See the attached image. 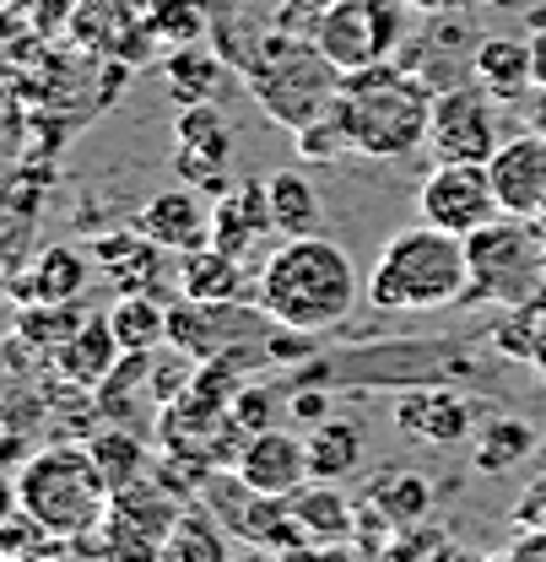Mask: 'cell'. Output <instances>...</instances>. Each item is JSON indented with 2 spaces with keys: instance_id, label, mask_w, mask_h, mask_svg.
<instances>
[{
  "instance_id": "cell-1",
  "label": "cell",
  "mask_w": 546,
  "mask_h": 562,
  "mask_svg": "<svg viewBox=\"0 0 546 562\" xmlns=\"http://www.w3.org/2000/svg\"><path fill=\"white\" fill-rule=\"evenodd\" d=\"M357 297H368V292H363L352 255L320 233L281 238L260 260V277H255V303L266 308V319L287 325V330H309V336L346 325Z\"/></svg>"
},
{
  "instance_id": "cell-2",
  "label": "cell",
  "mask_w": 546,
  "mask_h": 562,
  "mask_svg": "<svg viewBox=\"0 0 546 562\" xmlns=\"http://www.w3.org/2000/svg\"><path fill=\"white\" fill-rule=\"evenodd\" d=\"M352 151L374 157V162H395L411 157L416 146H427V125H433V87L416 70L379 60V66L346 70L336 109Z\"/></svg>"
},
{
  "instance_id": "cell-3",
  "label": "cell",
  "mask_w": 546,
  "mask_h": 562,
  "mask_svg": "<svg viewBox=\"0 0 546 562\" xmlns=\"http://www.w3.org/2000/svg\"><path fill=\"white\" fill-rule=\"evenodd\" d=\"M368 303L385 314H433V308H455L471 297V255L460 233H444L433 222L401 227L395 238H385L374 271L363 281Z\"/></svg>"
},
{
  "instance_id": "cell-4",
  "label": "cell",
  "mask_w": 546,
  "mask_h": 562,
  "mask_svg": "<svg viewBox=\"0 0 546 562\" xmlns=\"http://www.w3.org/2000/svg\"><path fill=\"white\" fill-rule=\"evenodd\" d=\"M227 66L249 81V98L287 131H303L309 120L331 114L336 92H342V70L320 55V44L303 33H287V27L249 38Z\"/></svg>"
},
{
  "instance_id": "cell-5",
  "label": "cell",
  "mask_w": 546,
  "mask_h": 562,
  "mask_svg": "<svg viewBox=\"0 0 546 562\" xmlns=\"http://www.w3.org/2000/svg\"><path fill=\"white\" fill-rule=\"evenodd\" d=\"M16 503L55 541H70V536H87V530H98L109 519L114 487L98 471V460H92L87 443H49V449H38V454L22 460V471H16Z\"/></svg>"
},
{
  "instance_id": "cell-6",
  "label": "cell",
  "mask_w": 546,
  "mask_h": 562,
  "mask_svg": "<svg viewBox=\"0 0 546 562\" xmlns=\"http://www.w3.org/2000/svg\"><path fill=\"white\" fill-rule=\"evenodd\" d=\"M471 255V297L492 308H525L546 297V233L531 216H492L466 238Z\"/></svg>"
},
{
  "instance_id": "cell-7",
  "label": "cell",
  "mask_w": 546,
  "mask_h": 562,
  "mask_svg": "<svg viewBox=\"0 0 546 562\" xmlns=\"http://www.w3.org/2000/svg\"><path fill=\"white\" fill-rule=\"evenodd\" d=\"M498 146H503V109L477 76L433 92V125H427L433 162H492Z\"/></svg>"
},
{
  "instance_id": "cell-8",
  "label": "cell",
  "mask_w": 546,
  "mask_h": 562,
  "mask_svg": "<svg viewBox=\"0 0 546 562\" xmlns=\"http://www.w3.org/2000/svg\"><path fill=\"white\" fill-rule=\"evenodd\" d=\"M401 5L406 0H336L320 22H314V44L331 66L342 70H363L379 66L395 55L401 44Z\"/></svg>"
},
{
  "instance_id": "cell-9",
  "label": "cell",
  "mask_w": 546,
  "mask_h": 562,
  "mask_svg": "<svg viewBox=\"0 0 546 562\" xmlns=\"http://www.w3.org/2000/svg\"><path fill=\"white\" fill-rule=\"evenodd\" d=\"M416 211H422V222L460 233V238H471L492 216H503L487 162H433V173L416 190Z\"/></svg>"
},
{
  "instance_id": "cell-10",
  "label": "cell",
  "mask_w": 546,
  "mask_h": 562,
  "mask_svg": "<svg viewBox=\"0 0 546 562\" xmlns=\"http://www.w3.org/2000/svg\"><path fill=\"white\" fill-rule=\"evenodd\" d=\"M255 336H266V308L260 303L255 308H244L233 297L201 303V297H185L179 292V303L168 308V347L190 351L196 362L222 357V351H233L238 341H255Z\"/></svg>"
},
{
  "instance_id": "cell-11",
  "label": "cell",
  "mask_w": 546,
  "mask_h": 562,
  "mask_svg": "<svg viewBox=\"0 0 546 562\" xmlns=\"http://www.w3.org/2000/svg\"><path fill=\"white\" fill-rule=\"evenodd\" d=\"M227 157H233V125L216 103H190L174 120V168L190 190L227 195Z\"/></svg>"
},
{
  "instance_id": "cell-12",
  "label": "cell",
  "mask_w": 546,
  "mask_h": 562,
  "mask_svg": "<svg viewBox=\"0 0 546 562\" xmlns=\"http://www.w3.org/2000/svg\"><path fill=\"white\" fill-rule=\"evenodd\" d=\"M492 173V190H498V206L503 216H531L546 206V131H525V136L503 140L498 157L487 162Z\"/></svg>"
},
{
  "instance_id": "cell-13",
  "label": "cell",
  "mask_w": 546,
  "mask_h": 562,
  "mask_svg": "<svg viewBox=\"0 0 546 562\" xmlns=\"http://www.w3.org/2000/svg\"><path fill=\"white\" fill-rule=\"evenodd\" d=\"M395 427L416 443H460L466 432H477V406L444 384H411L406 395H395Z\"/></svg>"
},
{
  "instance_id": "cell-14",
  "label": "cell",
  "mask_w": 546,
  "mask_h": 562,
  "mask_svg": "<svg viewBox=\"0 0 546 562\" xmlns=\"http://www.w3.org/2000/svg\"><path fill=\"white\" fill-rule=\"evenodd\" d=\"M233 471L255 492L292 497V492L309 482V449H303V438L287 432V427H260V432H249V443H244V454H238Z\"/></svg>"
},
{
  "instance_id": "cell-15",
  "label": "cell",
  "mask_w": 546,
  "mask_h": 562,
  "mask_svg": "<svg viewBox=\"0 0 546 562\" xmlns=\"http://www.w3.org/2000/svg\"><path fill=\"white\" fill-rule=\"evenodd\" d=\"M136 233L152 238L157 249H168V255H196V249L211 244V211H205L201 190H190V184L163 190L136 211Z\"/></svg>"
},
{
  "instance_id": "cell-16",
  "label": "cell",
  "mask_w": 546,
  "mask_h": 562,
  "mask_svg": "<svg viewBox=\"0 0 546 562\" xmlns=\"http://www.w3.org/2000/svg\"><path fill=\"white\" fill-rule=\"evenodd\" d=\"M152 357L157 351H125L109 368V379L92 390V412L98 417L114 422V427H131V432H152L146 422H152V412H163L157 395H152Z\"/></svg>"
},
{
  "instance_id": "cell-17",
  "label": "cell",
  "mask_w": 546,
  "mask_h": 562,
  "mask_svg": "<svg viewBox=\"0 0 546 562\" xmlns=\"http://www.w3.org/2000/svg\"><path fill=\"white\" fill-rule=\"evenodd\" d=\"M266 233H276L266 179H244V184H233L227 195H216V211H211V244H216L222 255L244 260Z\"/></svg>"
},
{
  "instance_id": "cell-18",
  "label": "cell",
  "mask_w": 546,
  "mask_h": 562,
  "mask_svg": "<svg viewBox=\"0 0 546 562\" xmlns=\"http://www.w3.org/2000/svg\"><path fill=\"white\" fill-rule=\"evenodd\" d=\"M49 357H55V373H60L66 384H76V390H98V384L109 379V368L125 357V347H120L109 314H87V319L76 325V336L60 341Z\"/></svg>"
},
{
  "instance_id": "cell-19",
  "label": "cell",
  "mask_w": 546,
  "mask_h": 562,
  "mask_svg": "<svg viewBox=\"0 0 546 562\" xmlns=\"http://www.w3.org/2000/svg\"><path fill=\"white\" fill-rule=\"evenodd\" d=\"M471 76L498 98V103H520L536 87V55L531 38H481Z\"/></svg>"
},
{
  "instance_id": "cell-20",
  "label": "cell",
  "mask_w": 546,
  "mask_h": 562,
  "mask_svg": "<svg viewBox=\"0 0 546 562\" xmlns=\"http://www.w3.org/2000/svg\"><path fill=\"white\" fill-rule=\"evenodd\" d=\"M266 195H271V222H276V238H309L320 233V190L309 184L303 168H276L266 179Z\"/></svg>"
},
{
  "instance_id": "cell-21",
  "label": "cell",
  "mask_w": 546,
  "mask_h": 562,
  "mask_svg": "<svg viewBox=\"0 0 546 562\" xmlns=\"http://www.w3.org/2000/svg\"><path fill=\"white\" fill-rule=\"evenodd\" d=\"M287 503H292V514H298V525H303L309 547H336V541L352 536V514H357V508L342 497L336 482H314V487L303 482Z\"/></svg>"
},
{
  "instance_id": "cell-22",
  "label": "cell",
  "mask_w": 546,
  "mask_h": 562,
  "mask_svg": "<svg viewBox=\"0 0 546 562\" xmlns=\"http://www.w3.org/2000/svg\"><path fill=\"white\" fill-rule=\"evenodd\" d=\"M531 454H536V427H531V422L525 417H492V422H481L471 465H477L481 476H509V471H520Z\"/></svg>"
},
{
  "instance_id": "cell-23",
  "label": "cell",
  "mask_w": 546,
  "mask_h": 562,
  "mask_svg": "<svg viewBox=\"0 0 546 562\" xmlns=\"http://www.w3.org/2000/svg\"><path fill=\"white\" fill-rule=\"evenodd\" d=\"M303 449H309V476L314 482H342V476H352L363 465V427L342 417H325L314 422Z\"/></svg>"
},
{
  "instance_id": "cell-24",
  "label": "cell",
  "mask_w": 546,
  "mask_h": 562,
  "mask_svg": "<svg viewBox=\"0 0 546 562\" xmlns=\"http://www.w3.org/2000/svg\"><path fill=\"white\" fill-rule=\"evenodd\" d=\"M157 562H227V541H222V519L205 508L201 497L185 503V514L174 519V530L163 536Z\"/></svg>"
},
{
  "instance_id": "cell-25",
  "label": "cell",
  "mask_w": 546,
  "mask_h": 562,
  "mask_svg": "<svg viewBox=\"0 0 546 562\" xmlns=\"http://www.w3.org/2000/svg\"><path fill=\"white\" fill-rule=\"evenodd\" d=\"M395 530H406V525H422L427 514H433V482L422 476V471H379L368 492H363Z\"/></svg>"
},
{
  "instance_id": "cell-26",
  "label": "cell",
  "mask_w": 546,
  "mask_h": 562,
  "mask_svg": "<svg viewBox=\"0 0 546 562\" xmlns=\"http://www.w3.org/2000/svg\"><path fill=\"white\" fill-rule=\"evenodd\" d=\"M81 286H87V260H81L76 249H66V244L44 249V255L33 260L27 281H16V292H22L27 303H76Z\"/></svg>"
},
{
  "instance_id": "cell-27",
  "label": "cell",
  "mask_w": 546,
  "mask_h": 562,
  "mask_svg": "<svg viewBox=\"0 0 546 562\" xmlns=\"http://www.w3.org/2000/svg\"><path fill=\"white\" fill-rule=\"evenodd\" d=\"M109 325L125 351H157L168 341V308L157 303V292H120L109 308Z\"/></svg>"
},
{
  "instance_id": "cell-28",
  "label": "cell",
  "mask_w": 546,
  "mask_h": 562,
  "mask_svg": "<svg viewBox=\"0 0 546 562\" xmlns=\"http://www.w3.org/2000/svg\"><path fill=\"white\" fill-rule=\"evenodd\" d=\"M168 92H174V103L179 109H190V103H211V92L222 87V55H211L201 44H179L174 55H168Z\"/></svg>"
},
{
  "instance_id": "cell-29",
  "label": "cell",
  "mask_w": 546,
  "mask_h": 562,
  "mask_svg": "<svg viewBox=\"0 0 546 562\" xmlns=\"http://www.w3.org/2000/svg\"><path fill=\"white\" fill-rule=\"evenodd\" d=\"M238 286H244L238 260L222 255L216 244H205V249H196V255H185V266H179V292H185V297L222 303V297H238Z\"/></svg>"
},
{
  "instance_id": "cell-30",
  "label": "cell",
  "mask_w": 546,
  "mask_h": 562,
  "mask_svg": "<svg viewBox=\"0 0 546 562\" xmlns=\"http://www.w3.org/2000/svg\"><path fill=\"white\" fill-rule=\"evenodd\" d=\"M92 460H98V471L109 476V487H131L141 476H152V454H146V443H141V432L131 427H114L109 422V432H92Z\"/></svg>"
},
{
  "instance_id": "cell-31",
  "label": "cell",
  "mask_w": 546,
  "mask_h": 562,
  "mask_svg": "<svg viewBox=\"0 0 546 562\" xmlns=\"http://www.w3.org/2000/svg\"><path fill=\"white\" fill-rule=\"evenodd\" d=\"M211 0H146V22L163 44H201V33L211 27Z\"/></svg>"
},
{
  "instance_id": "cell-32",
  "label": "cell",
  "mask_w": 546,
  "mask_h": 562,
  "mask_svg": "<svg viewBox=\"0 0 546 562\" xmlns=\"http://www.w3.org/2000/svg\"><path fill=\"white\" fill-rule=\"evenodd\" d=\"M87 314L76 308V303H27L22 314H16V336L27 341V347H60L76 336V325H81Z\"/></svg>"
},
{
  "instance_id": "cell-33",
  "label": "cell",
  "mask_w": 546,
  "mask_h": 562,
  "mask_svg": "<svg viewBox=\"0 0 546 562\" xmlns=\"http://www.w3.org/2000/svg\"><path fill=\"white\" fill-rule=\"evenodd\" d=\"M44 552H55V536L16 503L0 519V562H27V558H44Z\"/></svg>"
},
{
  "instance_id": "cell-34",
  "label": "cell",
  "mask_w": 546,
  "mask_h": 562,
  "mask_svg": "<svg viewBox=\"0 0 546 562\" xmlns=\"http://www.w3.org/2000/svg\"><path fill=\"white\" fill-rule=\"evenodd\" d=\"M298 136V151H303V162H314V168H331V162H342L346 151H352V140H346L342 120L336 114H320V120H309L303 131H292Z\"/></svg>"
},
{
  "instance_id": "cell-35",
  "label": "cell",
  "mask_w": 546,
  "mask_h": 562,
  "mask_svg": "<svg viewBox=\"0 0 546 562\" xmlns=\"http://www.w3.org/2000/svg\"><path fill=\"white\" fill-rule=\"evenodd\" d=\"M438 541H444V536H438V530L422 519V525L395 530V536H390V547H385V552H379L374 562H427L433 552H438Z\"/></svg>"
},
{
  "instance_id": "cell-36",
  "label": "cell",
  "mask_w": 546,
  "mask_h": 562,
  "mask_svg": "<svg viewBox=\"0 0 546 562\" xmlns=\"http://www.w3.org/2000/svg\"><path fill=\"white\" fill-rule=\"evenodd\" d=\"M233 422H238L244 432H260V427H271V395H266L260 384H244V390L233 395Z\"/></svg>"
},
{
  "instance_id": "cell-37",
  "label": "cell",
  "mask_w": 546,
  "mask_h": 562,
  "mask_svg": "<svg viewBox=\"0 0 546 562\" xmlns=\"http://www.w3.org/2000/svg\"><path fill=\"white\" fill-rule=\"evenodd\" d=\"M331 5H336V0H281V11H276V27L314 38V22H320Z\"/></svg>"
},
{
  "instance_id": "cell-38",
  "label": "cell",
  "mask_w": 546,
  "mask_h": 562,
  "mask_svg": "<svg viewBox=\"0 0 546 562\" xmlns=\"http://www.w3.org/2000/svg\"><path fill=\"white\" fill-rule=\"evenodd\" d=\"M287 406H292V417H303V422H325V406H331V401H325L320 390H298V395H292Z\"/></svg>"
},
{
  "instance_id": "cell-39",
  "label": "cell",
  "mask_w": 546,
  "mask_h": 562,
  "mask_svg": "<svg viewBox=\"0 0 546 562\" xmlns=\"http://www.w3.org/2000/svg\"><path fill=\"white\" fill-rule=\"evenodd\" d=\"M281 562H357L342 552V541L336 547H298V552H281Z\"/></svg>"
},
{
  "instance_id": "cell-40",
  "label": "cell",
  "mask_w": 546,
  "mask_h": 562,
  "mask_svg": "<svg viewBox=\"0 0 546 562\" xmlns=\"http://www.w3.org/2000/svg\"><path fill=\"white\" fill-rule=\"evenodd\" d=\"M411 11H422V16H455L466 0H406Z\"/></svg>"
},
{
  "instance_id": "cell-41",
  "label": "cell",
  "mask_w": 546,
  "mask_h": 562,
  "mask_svg": "<svg viewBox=\"0 0 546 562\" xmlns=\"http://www.w3.org/2000/svg\"><path fill=\"white\" fill-rule=\"evenodd\" d=\"M11 508H16V476H11V471L0 465V519H5Z\"/></svg>"
},
{
  "instance_id": "cell-42",
  "label": "cell",
  "mask_w": 546,
  "mask_h": 562,
  "mask_svg": "<svg viewBox=\"0 0 546 562\" xmlns=\"http://www.w3.org/2000/svg\"><path fill=\"white\" fill-rule=\"evenodd\" d=\"M531 55H536V87L546 92V33L542 38H531Z\"/></svg>"
},
{
  "instance_id": "cell-43",
  "label": "cell",
  "mask_w": 546,
  "mask_h": 562,
  "mask_svg": "<svg viewBox=\"0 0 546 562\" xmlns=\"http://www.w3.org/2000/svg\"><path fill=\"white\" fill-rule=\"evenodd\" d=\"M427 562H477V558H471V552H460V547H449V541H438V552H433Z\"/></svg>"
},
{
  "instance_id": "cell-44",
  "label": "cell",
  "mask_w": 546,
  "mask_h": 562,
  "mask_svg": "<svg viewBox=\"0 0 546 562\" xmlns=\"http://www.w3.org/2000/svg\"><path fill=\"white\" fill-rule=\"evenodd\" d=\"M531 368H536V373L546 379V336H542V347H536V357H531Z\"/></svg>"
},
{
  "instance_id": "cell-45",
  "label": "cell",
  "mask_w": 546,
  "mask_h": 562,
  "mask_svg": "<svg viewBox=\"0 0 546 562\" xmlns=\"http://www.w3.org/2000/svg\"><path fill=\"white\" fill-rule=\"evenodd\" d=\"M536 227H542V233H546V206H542V211H536Z\"/></svg>"
},
{
  "instance_id": "cell-46",
  "label": "cell",
  "mask_w": 546,
  "mask_h": 562,
  "mask_svg": "<svg viewBox=\"0 0 546 562\" xmlns=\"http://www.w3.org/2000/svg\"><path fill=\"white\" fill-rule=\"evenodd\" d=\"M492 5H514V0H492Z\"/></svg>"
}]
</instances>
